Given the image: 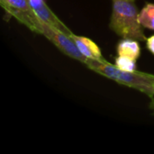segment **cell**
I'll list each match as a JSON object with an SVG mask.
<instances>
[{"mask_svg": "<svg viewBox=\"0 0 154 154\" xmlns=\"http://www.w3.org/2000/svg\"><path fill=\"white\" fill-rule=\"evenodd\" d=\"M146 47L149 50V51L154 55V35L150 36L146 40Z\"/></svg>", "mask_w": 154, "mask_h": 154, "instance_id": "obj_10", "label": "cell"}, {"mask_svg": "<svg viewBox=\"0 0 154 154\" xmlns=\"http://www.w3.org/2000/svg\"><path fill=\"white\" fill-rule=\"evenodd\" d=\"M152 85H153V90H154V75L152 76Z\"/></svg>", "mask_w": 154, "mask_h": 154, "instance_id": "obj_12", "label": "cell"}, {"mask_svg": "<svg viewBox=\"0 0 154 154\" xmlns=\"http://www.w3.org/2000/svg\"><path fill=\"white\" fill-rule=\"evenodd\" d=\"M115 66L118 69L125 71H135L136 70V60L125 57L119 56L115 60Z\"/></svg>", "mask_w": 154, "mask_h": 154, "instance_id": "obj_9", "label": "cell"}, {"mask_svg": "<svg viewBox=\"0 0 154 154\" xmlns=\"http://www.w3.org/2000/svg\"><path fill=\"white\" fill-rule=\"evenodd\" d=\"M86 66L93 71L112 79L119 84L127 86L134 89L143 92L149 97H153L154 90L152 85L153 74L145 72L125 71L118 69L115 64H111L106 60H88Z\"/></svg>", "mask_w": 154, "mask_h": 154, "instance_id": "obj_2", "label": "cell"}, {"mask_svg": "<svg viewBox=\"0 0 154 154\" xmlns=\"http://www.w3.org/2000/svg\"><path fill=\"white\" fill-rule=\"evenodd\" d=\"M39 33L46 37L52 44H54L65 55L85 65L88 61V59H87L81 54V52L78 49L76 43L71 39V37L67 33L61 32L60 30L42 21L40 24Z\"/></svg>", "mask_w": 154, "mask_h": 154, "instance_id": "obj_3", "label": "cell"}, {"mask_svg": "<svg viewBox=\"0 0 154 154\" xmlns=\"http://www.w3.org/2000/svg\"><path fill=\"white\" fill-rule=\"evenodd\" d=\"M117 54L125 56L137 60L141 55V47L139 42L134 39H123L117 44Z\"/></svg>", "mask_w": 154, "mask_h": 154, "instance_id": "obj_7", "label": "cell"}, {"mask_svg": "<svg viewBox=\"0 0 154 154\" xmlns=\"http://www.w3.org/2000/svg\"><path fill=\"white\" fill-rule=\"evenodd\" d=\"M113 9L109 27L123 39H134L138 42L147 40L143 25L139 21L138 8L132 0H112Z\"/></svg>", "mask_w": 154, "mask_h": 154, "instance_id": "obj_1", "label": "cell"}, {"mask_svg": "<svg viewBox=\"0 0 154 154\" xmlns=\"http://www.w3.org/2000/svg\"><path fill=\"white\" fill-rule=\"evenodd\" d=\"M150 109H151L152 115L154 116V97H152V100H151V103H150Z\"/></svg>", "mask_w": 154, "mask_h": 154, "instance_id": "obj_11", "label": "cell"}, {"mask_svg": "<svg viewBox=\"0 0 154 154\" xmlns=\"http://www.w3.org/2000/svg\"><path fill=\"white\" fill-rule=\"evenodd\" d=\"M0 4L9 16L14 17L32 32H40L42 20L33 11L29 0H0Z\"/></svg>", "mask_w": 154, "mask_h": 154, "instance_id": "obj_4", "label": "cell"}, {"mask_svg": "<svg viewBox=\"0 0 154 154\" xmlns=\"http://www.w3.org/2000/svg\"><path fill=\"white\" fill-rule=\"evenodd\" d=\"M132 1H134V2H135V0H132Z\"/></svg>", "mask_w": 154, "mask_h": 154, "instance_id": "obj_13", "label": "cell"}, {"mask_svg": "<svg viewBox=\"0 0 154 154\" xmlns=\"http://www.w3.org/2000/svg\"><path fill=\"white\" fill-rule=\"evenodd\" d=\"M29 2L35 14L42 21L60 30L68 35H70L72 33V32L59 19V17L46 5L45 0H29Z\"/></svg>", "mask_w": 154, "mask_h": 154, "instance_id": "obj_5", "label": "cell"}, {"mask_svg": "<svg viewBox=\"0 0 154 154\" xmlns=\"http://www.w3.org/2000/svg\"><path fill=\"white\" fill-rule=\"evenodd\" d=\"M71 39L76 43L78 49L81 52V54L88 60H106L103 58L102 51L98 45L93 42L91 39L84 36H79L74 34L73 32L69 35Z\"/></svg>", "mask_w": 154, "mask_h": 154, "instance_id": "obj_6", "label": "cell"}, {"mask_svg": "<svg viewBox=\"0 0 154 154\" xmlns=\"http://www.w3.org/2000/svg\"><path fill=\"white\" fill-rule=\"evenodd\" d=\"M139 21L143 27L154 31V4H147L139 14Z\"/></svg>", "mask_w": 154, "mask_h": 154, "instance_id": "obj_8", "label": "cell"}]
</instances>
